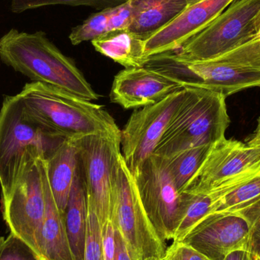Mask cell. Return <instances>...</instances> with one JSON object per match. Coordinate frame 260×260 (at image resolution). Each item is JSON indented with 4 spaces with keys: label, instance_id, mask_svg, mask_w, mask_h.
I'll use <instances>...</instances> for the list:
<instances>
[{
    "label": "cell",
    "instance_id": "obj_1",
    "mask_svg": "<svg viewBox=\"0 0 260 260\" xmlns=\"http://www.w3.org/2000/svg\"><path fill=\"white\" fill-rule=\"evenodd\" d=\"M18 95L29 120L62 139L121 131L102 105L40 82H30Z\"/></svg>",
    "mask_w": 260,
    "mask_h": 260
},
{
    "label": "cell",
    "instance_id": "obj_2",
    "mask_svg": "<svg viewBox=\"0 0 260 260\" xmlns=\"http://www.w3.org/2000/svg\"><path fill=\"white\" fill-rule=\"evenodd\" d=\"M0 59L32 82L56 87L90 102L99 99L74 61L42 30L27 33L10 29L0 38Z\"/></svg>",
    "mask_w": 260,
    "mask_h": 260
},
{
    "label": "cell",
    "instance_id": "obj_3",
    "mask_svg": "<svg viewBox=\"0 0 260 260\" xmlns=\"http://www.w3.org/2000/svg\"><path fill=\"white\" fill-rule=\"evenodd\" d=\"M63 139L29 120L18 94L6 96L0 110L2 198L12 191L30 159H46Z\"/></svg>",
    "mask_w": 260,
    "mask_h": 260
},
{
    "label": "cell",
    "instance_id": "obj_4",
    "mask_svg": "<svg viewBox=\"0 0 260 260\" xmlns=\"http://www.w3.org/2000/svg\"><path fill=\"white\" fill-rule=\"evenodd\" d=\"M183 108L160 139L153 154L164 158L194 147L212 145L225 138L231 120L226 97L200 88H188Z\"/></svg>",
    "mask_w": 260,
    "mask_h": 260
},
{
    "label": "cell",
    "instance_id": "obj_5",
    "mask_svg": "<svg viewBox=\"0 0 260 260\" xmlns=\"http://www.w3.org/2000/svg\"><path fill=\"white\" fill-rule=\"evenodd\" d=\"M110 220L126 241L132 260L165 257L168 246L159 238L147 215L122 152L113 171Z\"/></svg>",
    "mask_w": 260,
    "mask_h": 260
},
{
    "label": "cell",
    "instance_id": "obj_6",
    "mask_svg": "<svg viewBox=\"0 0 260 260\" xmlns=\"http://www.w3.org/2000/svg\"><path fill=\"white\" fill-rule=\"evenodd\" d=\"M259 9L260 0L232 3L204 30L178 50L167 53L180 62L213 60L258 35L253 20Z\"/></svg>",
    "mask_w": 260,
    "mask_h": 260
},
{
    "label": "cell",
    "instance_id": "obj_7",
    "mask_svg": "<svg viewBox=\"0 0 260 260\" xmlns=\"http://www.w3.org/2000/svg\"><path fill=\"white\" fill-rule=\"evenodd\" d=\"M144 209L159 238L167 244L186 213V192L177 190L165 158L152 154L133 174Z\"/></svg>",
    "mask_w": 260,
    "mask_h": 260
},
{
    "label": "cell",
    "instance_id": "obj_8",
    "mask_svg": "<svg viewBox=\"0 0 260 260\" xmlns=\"http://www.w3.org/2000/svg\"><path fill=\"white\" fill-rule=\"evenodd\" d=\"M145 67L152 69L181 88H200L232 95L259 87L260 70L221 61L183 62L168 53L149 58Z\"/></svg>",
    "mask_w": 260,
    "mask_h": 260
},
{
    "label": "cell",
    "instance_id": "obj_9",
    "mask_svg": "<svg viewBox=\"0 0 260 260\" xmlns=\"http://www.w3.org/2000/svg\"><path fill=\"white\" fill-rule=\"evenodd\" d=\"M88 207L101 227L110 220L113 171L121 153V131L90 135L75 139Z\"/></svg>",
    "mask_w": 260,
    "mask_h": 260
},
{
    "label": "cell",
    "instance_id": "obj_10",
    "mask_svg": "<svg viewBox=\"0 0 260 260\" xmlns=\"http://www.w3.org/2000/svg\"><path fill=\"white\" fill-rule=\"evenodd\" d=\"M189 93L188 88L177 90L157 103L135 110L130 116L121 131V152L132 174L154 153Z\"/></svg>",
    "mask_w": 260,
    "mask_h": 260
},
{
    "label": "cell",
    "instance_id": "obj_11",
    "mask_svg": "<svg viewBox=\"0 0 260 260\" xmlns=\"http://www.w3.org/2000/svg\"><path fill=\"white\" fill-rule=\"evenodd\" d=\"M43 160L30 159L13 189L2 198L3 216L10 233L22 240L39 256L40 235L45 212Z\"/></svg>",
    "mask_w": 260,
    "mask_h": 260
},
{
    "label": "cell",
    "instance_id": "obj_12",
    "mask_svg": "<svg viewBox=\"0 0 260 260\" xmlns=\"http://www.w3.org/2000/svg\"><path fill=\"white\" fill-rule=\"evenodd\" d=\"M252 231L245 218L214 212L197 223L181 242L211 260H224L232 252L250 250Z\"/></svg>",
    "mask_w": 260,
    "mask_h": 260
},
{
    "label": "cell",
    "instance_id": "obj_13",
    "mask_svg": "<svg viewBox=\"0 0 260 260\" xmlns=\"http://www.w3.org/2000/svg\"><path fill=\"white\" fill-rule=\"evenodd\" d=\"M235 0H203L187 8L145 41V57L175 51L204 30Z\"/></svg>",
    "mask_w": 260,
    "mask_h": 260
},
{
    "label": "cell",
    "instance_id": "obj_14",
    "mask_svg": "<svg viewBox=\"0 0 260 260\" xmlns=\"http://www.w3.org/2000/svg\"><path fill=\"white\" fill-rule=\"evenodd\" d=\"M260 159V148L226 138L212 145L186 191H206L239 174Z\"/></svg>",
    "mask_w": 260,
    "mask_h": 260
},
{
    "label": "cell",
    "instance_id": "obj_15",
    "mask_svg": "<svg viewBox=\"0 0 260 260\" xmlns=\"http://www.w3.org/2000/svg\"><path fill=\"white\" fill-rule=\"evenodd\" d=\"M181 88L148 67L125 69L114 77L110 98L123 109H139L157 103Z\"/></svg>",
    "mask_w": 260,
    "mask_h": 260
},
{
    "label": "cell",
    "instance_id": "obj_16",
    "mask_svg": "<svg viewBox=\"0 0 260 260\" xmlns=\"http://www.w3.org/2000/svg\"><path fill=\"white\" fill-rule=\"evenodd\" d=\"M49 185L56 206L65 213L79 169V151L73 139H63L44 160Z\"/></svg>",
    "mask_w": 260,
    "mask_h": 260
},
{
    "label": "cell",
    "instance_id": "obj_17",
    "mask_svg": "<svg viewBox=\"0 0 260 260\" xmlns=\"http://www.w3.org/2000/svg\"><path fill=\"white\" fill-rule=\"evenodd\" d=\"M44 160L42 165L45 212L40 235V256L43 260H74L66 231L64 216L59 212L52 194Z\"/></svg>",
    "mask_w": 260,
    "mask_h": 260
},
{
    "label": "cell",
    "instance_id": "obj_18",
    "mask_svg": "<svg viewBox=\"0 0 260 260\" xmlns=\"http://www.w3.org/2000/svg\"><path fill=\"white\" fill-rule=\"evenodd\" d=\"M130 3L132 21L127 30L145 41L188 6L186 0H130Z\"/></svg>",
    "mask_w": 260,
    "mask_h": 260
},
{
    "label": "cell",
    "instance_id": "obj_19",
    "mask_svg": "<svg viewBox=\"0 0 260 260\" xmlns=\"http://www.w3.org/2000/svg\"><path fill=\"white\" fill-rule=\"evenodd\" d=\"M88 218V203L79 161L77 175L64 213L66 231L74 260H84Z\"/></svg>",
    "mask_w": 260,
    "mask_h": 260
},
{
    "label": "cell",
    "instance_id": "obj_20",
    "mask_svg": "<svg viewBox=\"0 0 260 260\" xmlns=\"http://www.w3.org/2000/svg\"><path fill=\"white\" fill-rule=\"evenodd\" d=\"M101 54L120 64L125 69L145 67V41L127 29L108 32L91 41Z\"/></svg>",
    "mask_w": 260,
    "mask_h": 260
},
{
    "label": "cell",
    "instance_id": "obj_21",
    "mask_svg": "<svg viewBox=\"0 0 260 260\" xmlns=\"http://www.w3.org/2000/svg\"><path fill=\"white\" fill-rule=\"evenodd\" d=\"M212 145L194 147L165 158L170 175L180 193H183L187 189Z\"/></svg>",
    "mask_w": 260,
    "mask_h": 260
},
{
    "label": "cell",
    "instance_id": "obj_22",
    "mask_svg": "<svg viewBox=\"0 0 260 260\" xmlns=\"http://www.w3.org/2000/svg\"><path fill=\"white\" fill-rule=\"evenodd\" d=\"M111 8L91 14L82 24L72 29L70 41L73 45H79L85 41L93 40L111 31Z\"/></svg>",
    "mask_w": 260,
    "mask_h": 260
},
{
    "label": "cell",
    "instance_id": "obj_23",
    "mask_svg": "<svg viewBox=\"0 0 260 260\" xmlns=\"http://www.w3.org/2000/svg\"><path fill=\"white\" fill-rule=\"evenodd\" d=\"M10 9L13 13L19 14L31 9L44 6L65 5V6H85L97 10L116 7L129 0H9Z\"/></svg>",
    "mask_w": 260,
    "mask_h": 260
},
{
    "label": "cell",
    "instance_id": "obj_24",
    "mask_svg": "<svg viewBox=\"0 0 260 260\" xmlns=\"http://www.w3.org/2000/svg\"><path fill=\"white\" fill-rule=\"evenodd\" d=\"M259 196L260 174L223 197L217 203L214 212L232 213Z\"/></svg>",
    "mask_w": 260,
    "mask_h": 260
},
{
    "label": "cell",
    "instance_id": "obj_25",
    "mask_svg": "<svg viewBox=\"0 0 260 260\" xmlns=\"http://www.w3.org/2000/svg\"><path fill=\"white\" fill-rule=\"evenodd\" d=\"M213 60L260 70V33L253 39Z\"/></svg>",
    "mask_w": 260,
    "mask_h": 260
},
{
    "label": "cell",
    "instance_id": "obj_26",
    "mask_svg": "<svg viewBox=\"0 0 260 260\" xmlns=\"http://www.w3.org/2000/svg\"><path fill=\"white\" fill-rule=\"evenodd\" d=\"M0 260H43L25 242L13 234L0 238Z\"/></svg>",
    "mask_w": 260,
    "mask_h": 260
},
{
    "label": "cell",
    "instance_id": "obj_27",
    "mask_svg": "<svg viewBox=\"0 0 260 260\" xmlns=\"http://www.w3.org/2000/svg\"><path fill=\"white\" fill-rule=\"evenodd\" d=\"M88 209V229L84 260H105L102 250V227L93 209Z\"/></svg>",
    "mask_w": 260,
    "mask_h": 260
},
{
    "label": "cell",
    "instance_id": "obj_28",
    "mask_svg": "<svg viewBox=\"0 0 260 260\" xmlns=\"http://www.w3.org/2000/svg\"><path fill=\"white\" fill-rule=\"evenodd\" d=\"M234 214L241 215L247 220L251 228L252 236L250 250L260 244V196L255 200L240 207Z\"/></svg>",
    "mask_w": 260,
    "mask_h": 260
},
{
    "label": "cell",
    "instance_id": "obj_29",
    "mask_svg": "<svg viewBox=\"0 0 260 260\" xmlns=\"http://www.w3.org/2000/svg\"><path fill=\"white\" fill-rule=\"evenodd\" d=\"M161 260H211L181 241L168 246L165 257Z\"/></svg>",
    "mask_w": 260,
    "mask_h": 260
},
{
    "label": "cell",
    "instance_id": "obj_30",
    "mask_svg": "<svg viewBox=\"0 0 260 260\" xmlns=\"http://www.w3.org/2000/svg\"><path fill=\"white\" fill-rule=\"evenodd\" d=\"M102 250L104 259L114 260L115 255V229L111 220L102 227Z\"/></svg>",
    "mask_w": 260,
    "mask_h": 260
},
{
    "label": "cell",
    "instance_id": "obj_31",
    "mask_svg": "<svg viewBox=\"0 0 260 260\" xmlns=\"http://www.w3.org/2000/svg\"><path fill=\"white\" fill-rule=\"evenodd\" d=\"M114 260H132L126 241L123 239L121 234L117 229H115V255H114Z\"/></svg>",
    "mask_w": 260,
    "mask_h": 260
},
{
    "label": "cell",
    "instance_id": "obj_32",
    "mask_svg": "<svg viewBox=\"0 0 260 260\" xmlns=\"http://www.w3.org/2000/svg\"><path fill=\"white\" fill-rule=\"evenodd\" d=\"M224 260H256L250 250H240L232 252Z\"/></svg>",
    "mask_w": 260,
    "mask_h": 260
},
{
    "label": "cell",
    "instance_id": "obj_33",
    "mask_svg": "<svg viewBox=\"0 0 260 260\" xmlns=\"http://www.w3.org/2000/svg\"><path fill=\"white\" fill-rule=\"evenodd\" d=\"M246 143L250 147L260 148V116L257 120V125L250 138L247 139Z\"/></svg>",
    "mask_w": 260,
    "mask_h": 260
},
{
    "label": "cell",
    "instance_id": "obj_34",
    "mask_svg": "<svg viewBox=\"0 0 260 260\" xmlns=\"http://www.w3.org/2000/svg\"><path fill=\"white\" fill-rule=\"evenodd\" d=\"M253 24H254L255 29L258 34L260 33V9L259 12H257L255 15L254 18L253 20Z\"/></svg>",
    "mask_w": 260,
    "mask_h": 260
},
{
    "label": "cell",
    "instance_id": "obj_35",
    "mask_svg": "<svg viewBox=\"0 0 260 260\" xmlns=\"http://www.w3.org/2000/svg\"><path fill=\"white\" fill-rule=\"evenodd\" d=\"M250 251L254 255L256 260H260V244L250 248Z\"/></svg>",
    "mask_w": 260,
    "mask_h": 260
},
{
    "label": "cell",
    "instance_id": "obj_36",
    "mask_svg": "<svg viewBox=\"0 0 260 260\" xmlns=\"http://www.w3.org/2000/svg\"><path fill=\"white\" fill-rule=\"evenodd\" d=\"M203 1V0H186L187 2L188 6H192V5L196 4V3H200V2Z\"/></svg>",
    "mask_w": 260,
    "mask_h": 260
},
{
    "label": "cell",
    "instance_id": "obj_37",
    "mask_svg": "<svg viewBox=\"0 0 260 260\" xmlns=\"http://www.w3.org/2000/svg\"><path fill=\"white\" fill-rule=\"evenodd\" d=\"M145 260H158V259H155V258H147V259H145Z\"/></svg>",
    "mask_w": 260,
    "mask_h": 260
}]
</instances>
